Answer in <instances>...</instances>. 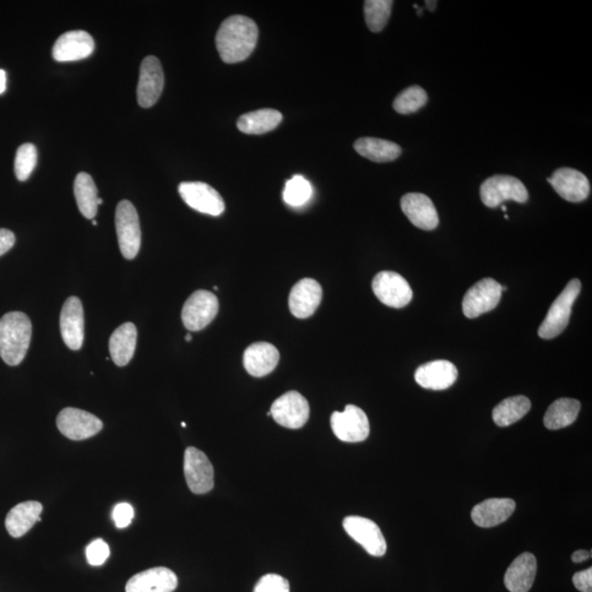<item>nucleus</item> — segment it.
Returning a JSON list of instances; mask_svg holds the SVG:
<instances>
[{
  "label": "nucleus",
  "instance_id": "obj_14",
  "mask_svg": "<svg viewBox=\"0 0 592 592\" xmlns=\"http://www.w3.org/2000/svg\"><path fill=\"white\" fill-rule=\"evenodd\" d=\"M179 193L190 208L200 213L219 216L225 211L224 200L208 183L182 182L179 184Z\"/></svg>",
  "mask_w": 592,
  "mask_h": 592
},
{
  "label": "nucleus",
  "instance_id": "obj_11",
  "mask_svg": "<svg viewBox=\"0 0 592 592\" xmlns=\"http://www.w3.org/2000/svg\"><path fill=\"white\" fill-rule=\"evenodd\" d=\"M502 286L492 278L483 279L473 286L463 298V313L467 318H476L493 311L501 302Z\"/></svg>",
  "mask_w": 592,
  "mask_h": 592
},
{
  "label": "nucleus",
  "instance_id": "obj_3",
  "mask_svg": "<svg viewBox=\"0 0 592 592\" xmlns=\"http://www.w3.org/2000/svg\"><path fill=\"white\" fill-rule=\"evenodd\" d=\"M580 291L581 282L578 279L569 281L568 285L565 286L561 295L557 296L550 309H548L546 317L543 320L539 331H537L542 339L556 338L567 327L574 303Z\"/></svg>",
  "mask_w": 592,
  "mask_h": 592
},
{
  "label": "nucleus",
  "instance_id": "obj_23",
  "mask_svg": "<svg viewBox=\"0 0 592 592\" xmlns=\"http://www.w3.org/2000/svg\"><path fill=\"white\" fill-rule=\"evenodd\" d=\"M280 353L269 342H256L244 353V367L254 378L268 376L278 366Z\"/></svg>",
  "mask_w": 592,
  "mask_h": 592
},
{
  "label": "nucleus",
  "instance_id": "obj_32",
  "mask_svg": "<svg viewBox=\"0 0 592 592\" xmlns=\"http://www.w3.org/2000/svg\"><path fill=\"white\" fill-rule=\"evenodd\" d=\"M531 409V401L525 396L509 398L499 403L493 410V420L499 427H508L523 420Z\"/></svg>",
  "mask_w": 592,
  "mask_h": 592
},
{
  "label": "nucleus",
  "instance_id": "obj_45",
  "mask_svg": "<svg viewBox=\"0 0 592 592\" xmlns=\"http://www.w3.org/2000/svg\"><path fill=\"white\" fill-rule=\"evenodd\" d=\"M192 334H187V336H186V341H187V342H190V341H192Z\"/></svg>",
  "mask_w": 592,
  "mask_h": 592
},
{
  "label": "nucleus",
  "instance_id": "obj_13",
  "mask_svg": "<svg viewBox=\"0 0 592 592\" xmlns=\"http://www.w3.org/2000/svg\"><path fill=\"white\" fill-rule=\"evenodd\" d=\"M270 414L282 427L300 429L308 421L309 404L302 394L290 390L275 400Z\"/></svg>",
  "mask_w": 592,
  "mask_h": 592
},
{
  "label": "nucleus",
  "instance_id": "obj_19",
  "mask_svg": "<svg viewBox=\"0 0 592 592\" xmlns=\"http://www.w3.org/2000/svg\"><path fill=\"white\" fill-rule=\"evenodd\" d=\"M548 182L561 197L569 203H583L590 194V182L583 172L572 168H559Z\"/></svg>",
  "mask_w": 592,
  "mask_h": 592
},
{
  "label": "nucleus",
  "instance_id": "obj_2",
  "mask_svg": "<svg viewBox=\"0 0 592 592\" xmlns=\"http://www.w3.org/2000/svg\"><path fill=\"white\" fill-rule=\"evenodd\" d=\"M31 320L23 312H10L0 319V357L8 366H19L29 350Z\"/></svg>",
  "mask_w": 592,
  "mask_h": 592
},
{
  "label": "nucleus",
  "instance_id": "obj_16",
  "mask_svg": "<svg viewBox=\"0 0 592 592\" xmlns=\"http://www.w3.org/2000/svg\"><path fill=\"white\" fill-rule=\"evenodd\" d=\"M59 326L65 345L70 350H79L84 344L85 320L83 304L78 297L70 296L64 303Z\"/></svg>",
  "mask_w": 592,
  "mask_h": 592
},
{
  "label": "nucleus",
  "instance_id": "obj_41",
  "mask_svg": "<svg viewBox=\"0 0 592 592\" xmlns=\"http://www.w3.org/2000/svg\"><path fill=\"white\" fill-rule=\"evenodd\" d=\"M16 243L15 234L12 231L0 228V256L8 253Z\"/></svg>",
  "mask_w": 592,
  "mask_h": 592
},
{
  "label": "nucleus",
  "instance_id": "obj_4",
  "mask_svg": "<svg viewBox=\"0 0 592 592\" xmlns=\"http://www.w3.org/2000/svg\"><path fill=\"white\" fill-rule=\"evenodd\" d=\"M116 227L123 257L128 260L134 259L140 252L142 233L138 211L128 200L121 201L117 206Z\"/></svg>",
  "mask_w": 592,
  "mask_h": 592
},
{
  "label": "nucleus",
  "instance_id": "obj_9",
  "mask_svg": "<svg viewBox=\"0 0 592 592\" xmlns=\"http://www.w3.org/2000/svg\"><path fill=\"white\" fill-rule=\"evenodd\" d=\"M372 290L379 300L389 307H405L412 300L409 282L393 271H382L374 276Z\"/></svg>",
  "mask_w": 592,
  "mask_h": 592
},
{
  "label": "nucleus",
  "instance_id": "obj_37",
  "mask_svg": "<svg viewBox=\"0 0 592 592\" xmlns=\"http://www.w3.org/2000/svg\"><path fill=\"white\" fill-rule=\"evenodd\" d=\"M254 592H290V584L280 575L269 574L260 578Z\"/></svg>",
  "mask_w": 592,
  "mask_h": 592
},
{
  "label": "nucleus",
  "instance_id": "obj_39",
  "mask_svg": "<svg viewBox=\"0 0 592 592\" xmlns=\"http://www.w3.org/2000/svg\"><path fill=\"white\" fill-rule=\"evenodd\" d=\"M112 518L114 523H116L117 528H127V526L131 524L134 518V509L130 504H119L113 509Z\"/></svg>",
  "mask_w": 592,
  "mask_h": 592
},
{
  "label": "nucleus",
  "instance_id": "obj_5",
  "mask_svg": "<svg viewBox=\"0 0 592 592\" xmlns=\"http://www.w3.org/2000/svg\"><path fill=\"white\" fill-rule=\"evenodd\" d=\"M481 199L488 208L493 209L509 200L519 203H528L529 192L519 179L507 175H496L483 182Z\"/></svg>",
  "mask_w": 592,
  "mask_h": 592
},
{
  "label": "nucleus",
  "instance_id": "obj_24",
  "mask_svg": "<svg viewBox=\"0 0 592 592\" xmlns=\"http://www.w3.org/2000/svg\"><path fill=\"white\" fill-rule=\"evenodd\" d=\"M515 503L510 498H491L476 504L472 510V520L481 528H493L512 517Z\"/></svg>",
  "mask_w": 592,
  "mask_h": 592
},
{
  "label": "nucleus",
  "instance_id": "obj_6",
  "mask_svg": "<svg viewBox=\"0 0 592 592\" xmlns=\"http://www.w3.org/2000/svg\"><path fill=\"white\" fill-rule=\"evenodd\" d=\"M335 436L344 442H362L370 434V422L366 412L355 405H347L344 411H335L330 418Z\"/></svg>",
  "mask_w": 592,
  "mask_h": 592
},
{
  "label": "nucleus",
  "instance_id": "obj_43",
  "mask_svg": "<svg viewBox=\"0 0 592 592\" xmlns=\"http://www.w3.org/2000/svg\"><path fill=\"white\" fill-rule=\"evenodd\" d=\"M6 90V72L0 69V95Z\"/></svg>",
  "mask_w": 592,
  "mask_h": 592
},
{
  "label": "nucleus",
  "instance_id": "obj_25",
  "mask_svg": "<svg viewBox=\"0 0 592 592\" xmlns=\"http://www.w3.org/2000/svg\"><path fill=\"white\" fill-rule=\"evenodd\" d=\"M536 558L525 552L514 559L504 575V585L510 592H529L536 576Z\"/></svg>",
  "mask_w": 592,
  "mask_h": 592
},
{
  "label": "nucleus",
  "instance_id": "obj_10",
  "mask_svg": "<svg viewBox=\"0 0 592 592\" xmlns=\"http://www.w3.org/2000/svg\"><path fill=\"white\" fill-rule=\"evenodd\" d=\"M58 431L65 437L80 441L96 436L102 431L103 423L99 418L88 411L78 409H64L57 418Z\"/></svg>",
  "mask_w": 592,
  "mask_h": 592
},
{
  "label": "nucleus",
  "instance_id": "obj_17",
  "mask_svg": "<svg viewBox=\"0 0 592 592\" xmlns=\"http://www.w3.org/2000/svg\"><path fill=\"white\" fill-rule=\"evenodd\" d=\"M95 51V41L86 31H69L59 36L53 47L57 62H74L87 58Z\"/></svg>",
  "mask_w": 592,
  "mask_h": 592
},
{
  "label": "nucleus",
  "instance_id": "obj_1",
  "mask_svg": "<svg viewBox=\"0 0 592 592\" xmlns=\"http://www.w3.org/2000/svg\"><path fill=\"white\" fill-rule=\"evenodd\" d=\"M258 35L256 23L245 16H232L223 21L215 40L222 61L227 64L245 61L256 47Z\"/></svg>",
  "mask_w": 592,
  "mask_h": 592
},
{
  "label": "nucleus",
  "instance_id": "obj_26",
  "mask_svg": "<svg viewBox=\"0 0 592 592\" xmlns=\"http://www.w3.org/2000/svg\"><path fill=\"white\" fill-rule=\"evenodd\" d=\"M138 342V329L132 323H126L113 331L109 341L111 359L118 367L128 366L132 360Z\"/></svg>",
  "mask_w": 592,
  "mask_h": 592
},
{
  "label": "nucleus",
  "instance_id": "obj_28",
  "mask_svg": "<svg viewBox=\"0 0 592 592\" xmlns=\"http://www.w3.org/2000/svg\"><path fill=\"white\" fill-rule=\"evenodd\" d=\"M282 114L275 109H260V110L244 114L237 121L241 132L249 135H262L274 131L282 121Z\"/></svg>",
  "mask_w": 592,
  "mask_h": 592
},
{
  "label": "nucleus",
  "instance_id": "obj_35",
  "mask_svg": "<svg viewBox=\"0 0 592 592\" xmlns=\"http://www.w3.org/2000/svg\"><path fill=\"white\" fill-rule=\"evenodd\" d=\"M313 188L306 178L295 176L286 184L284 199L291 206H302L312 198Z\"/></svg>",
  "mask_w": 592,
  "mask_h": 592
},
{
  "label": "nucleus",
  "instance_id": "obj_46",
  "mask_svg": "<svg viewBox=\"0 0 592 592\" xmlns=\"http://www.w3.org/2000/svg\"><path fill=\"white\" fill-rule=\"evenodd\" d=\"M502 210H503L504 212H506V211H507V208H506V206H504V205H502Z\"/></svg>",
  "mask_w": 592,
  "mask_h": 592
},
{
  "label": "nucleus",
  "instance_id": "obj_34",
  "mask_svg": "<svg viewBox=\"0 0 592 592\" xmlns=\"http://www.w3.org/2000/svg\"><path fill=\"white\" fill-rule=\"evenodd\" d=\"M428 101V95L421 86H411L395 98L394 110L400 114H410L421 110Z\"/></svg>",
  "mask_w": 592,
  "mask_h": 592
},
{
  "label": "nucleus",
  "instance_id": "obj_29",
  "mask_svg": "<svg viewBox=\"0 0 592 592\" xmlns=\"http://www.w3.org/2000/svg\"><path fill=\"white\" fill-rule=\"evenodd\" d=\"M358 154L376 162H389L401 155L400 146L377 138H361L353 145Z\"/></svg>",
  "mask_w": 592,
  "mask_h": 592
},
{
  "label": "nucleus",
  "instance_id": "obj_40",
  "mask_svg": "<svg viewBox=\"0 0 592 592\" xmlns=\"http://www.w3.org/2000/svg\"><path fill=\"white\" fill-rule=\"evenodd\" d=\"M576 589L580 592H592V568L585 569L583 572L576 573L573 577Z\"/></svg>",
  "mask_w": 592,
  "mask_h": 592
},
{
  "label": "nucleus",
  "instance_id": "obj_44",
  "mask_svg": "<svg viewBox=\"0 0 592 592\" xmlns=\"http://www.w3.org/2000/svg\"><path fill=\"white\" fill-rule=\"evenodd\" d=\"M437 2H429L428 0V2H426V6L429 10H431V12H434V9H436L437 7Z\"/></svg>",
  "mask_w": 592,
  "mask_h": 592
},
{
  "label": "nucleus",
  "instance_id": "obj_30",
  "mask_svg": "<svg viewBox=\"0 0 592 592\" xmlns=\"http://www.w3.org/2000/svg\"><path fill=\"white\" fill-rule=\"evenodd\" d=\"M580 403L577 400L561 399L554 401L548 407L545 416V426L550 431H558L568 427L577 420L580 411Z\"/></svg>",
  "mask_w": 592,
  "mask_h": 592
},
{
  "label": "nucleus",
  "instance_id": "obj_7",
  "mask_svg": "<svg viewBox=\"0 0 592 592\" xmlns=\"http://www.w3.org/2000/svg\"><path fill=\"white\" fill-rule=\"evenodd\" d=\"M219 313V300L213 293L204 290L194 292L184 303L182 318L190 331H200L209 326Z\"/></svg>",
  "mask_w": 592,
  "mask_h": 592
},
{
  "label": "nucleus",
  "instance_id": "obj_12",
  "mask_svg": "<svg viewBox=\"0 0 592 592\" xmlns=\"http://www.w3.org/2000/svg\"><path fill=\"white\" fill-rule=\"evenodd\" d=\"M348 535L365 548L372 556L381 557L387 553V541L381 529L374 521L358 515H349L344 520Z\"/></svg>",
  "mask_w": 592,
  "mask_h": 592
},
{
  "label": "nucleus",
  "instance_id": "obj_36",
  "mask_svg": "<svg viewBox=\"0 0 592 592\" xmlns=\"http://www.w3.org/2000/svg\"><path fill=\"white\" fill-rule=\"evenodd\" d=\"M37 162V151L34 144L21 145L15 160V172L18 181L26 182L31 176Z\"/></svg>",
  "mask_w": 592,
  "mask_h": 592
},
{
  "label": "nucleus",
  "instance_id": "obj_27",
  "mask_svg": "<svg viewBox=\"0 0 592 592\" xmlns=\"http://www.w3.org/2000/svg\"><path fill=\"white\" fill-rule=\"evenodd\" d=\"M43 506L39 502H26L17 504L7 514L6 529L13 537L24 536L26 532L34 528L40 518Z\"/></svg>",
  "mask_w": 592,
  "mask_h": 592
},
{
  "label": "nucleus",
  "instance_id": "obj_18",
  "mask_svg": "<svg viewBox=\"0 0 592 592\" xmlns=\"http://www.w3.org/2000/svg\"><path fill=\"white\" fill-rule=\"evenodd\" d=\"M323 300V289L317 280L302 279L292 287L289 307L293 317L300 319L311 317Z\"/></svg>",
  "mask_w": 592,
  "mask_h": 592
},
{
  "label": "nucleus",
  "instance_id": "obj_15",
  "mask_svg": "<svg viewBox=\"0 0 592 592\" xmlns=\"http://www.w3.org/2000/svg\"><path fill=\"white\" fill-rule=\"evenodd\" d=\"M164 84V72L160 59L155 57H145L140 69L139 105L146 109L153 107L160 99Z\"/></svg>",
  "mask_w": 592,
  "mask_h": 592
},
{
  "label": "nucleus",
  "instance_id": "obj_21",
  "mask_svg": "<svg viewBox=\"0 0 592 592\" xmlns=\"http://www.w3.org/2000/svg\"><path fill=\"white\" fill-rule=\"evenodd\" d=\"M177 586V575L171 569L155 567L134 575L128 581L126 592H173Z\"/></svg>",
  "mask_w": 592,
  "mask_h": 592
},
{
  "label": "nucleus",
  "instance_id": "obj_8",
  "mask_svg": "<svg viewBox=\"0 0 592 592\" xmlns=\"http://www.w3.org/2000/svg\"><path fill=\"white\" fill-rule=\"evenodd\" d=\"M183 471L189 490L192 493L203 495L213 490L214 469L203 451L193 447L186 450Z\"/></svg>",
  "mask_w": 592,
  "mask_h": 592
},
{
  "label": "nucleus",
  "instance_id": "obj_31",
  "mask_svg": "<svg viewBox=\"0 0 592 592\" xmlns=\"http://www.w3.org/2000/svg\"><path fill=\"white\" fill-rule=\"evenodd\" d=\"M74 193L80 213L92 220L98 212V190L94 179L87 172L78 173L75 179Z\"/></svg>",
  "mask_w": 592,
  "mask_h": 592
},
{
  "label": "nucleus",
  "instance_id": "obj_22",
  "mask_svg": "<svg viewBox=\"0 0 592 592\" xmlns=\"http://www.w3.org/2000/svg\"><path fill=\"white\" fill-rule=\"evenodd\" d=\"M458 369L447 360L428 362L417 369L415 379L421 388L432 390L447 389L458 379Z\"/></svg>",
  "mask_w": 592,
  "mask_h": 592
},
{
  "label": "nucleus",
  "instance_id": "obj_20",
  "mask_svg": "<svg viewBox=\"0 0 592 592\" xmlns=\"http://www.w3.org/2000/svg\"><path fill=\"white\" fill-rule=\"evenodd\" d=\"M401 210L421 230L433 231L439 225V215L431 198L422 193H407L400 200Z\"/></svg>",
  "mask_w": 592,
  "mask_h": 592
},
{
  "label": "nucleus",
  "instance_id": "obj_33",
  "mask_svg": "<svg viewBox=\"0 0 592 592\" xmlns=\"http://www.w3.org/2000/svg\"><path fill=\"white\" fill-rule=\"evenodd\" d=\"M392 7V0H368L365 3L368 28L372 32H381L388 25Z\"/></svg>",
  "mask_w": 592,
  "mask_h": 592
},
{
  "label": "nucleus",
  "instance_id": "obj_42",
  "mask_svg": "<svg viewBox=\"0 0 592 592\" xmlns=\"http://www.w3.org/2000/svg\"><path fill=\"white\" fill-rule=\"evenodd\" d=\"M589 558H591V552L585 551V550L576 551L572 556L574 563H583Z\"/></svg>",
  "mask_w": 592,
  "mask_h": 592
},
{
  "label": "nucleus",
  "instance_id": "obj_38",
  "mask_svg": "<svg viewBox=\"0 0 592 592\" xmlns=\"http://www.w3.org/2000/svg\"><path fill=\"white\" fill-rule=\"evenodd\" d=\"M86 556L92 566H101L110 556V547L101 539L92 541L86 548Z\"/></svg>",
  "mask_w": 592,
  "mask_h": 592
}]
</instances>
